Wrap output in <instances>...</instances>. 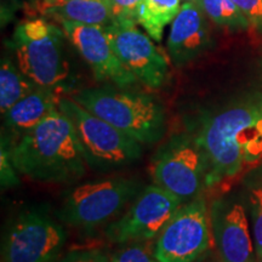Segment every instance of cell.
Returning a JSON list of instances; mask_svg holds the SVG:
<instances>
[{
    "label": "cell",
    "mask_w": 262,
    "mask_h": 262,
    "mask_svg": "<svg viewBox=\"0 0 262 262\" xmlns=\"http://www.w3.org/2000/svg\"><path fill=\"white\" fill-rule=\"evenodd\" d=\"M66 33L48 17H28L15 28L8 45L15 51L18 67L38 86L66 89L71 67L64 51Z\"/></svg>",
    "instance_id": "277c9868"
},
{
    "label": "cell",
    "mask_w": 262,
    "mask_h": 262,
    "mask_svg": "<svg viewBox=\"0 0 262 262\" xmlns=\"http://www.w3.org/2000/svg\"><path fill=\"white\" fill-rule=\"evenodd\" d=\"M182 0H143L140 6L137 24L155 41L163 39L165 27L172 24L181 10Z\"/></svg>",
    "instance_id": "ac0fdd59"
},
{
    "label": "cell",
    "mask_w": 262,
    "mask_h": 262,
    "mask_svg": "<svg viewBox=\"0 0 262 262\" xmlns=\"http://www.w3.org/2000/svg\"><path fill=\"white\" fill-rule=\"evenodd\" d=\"M40 16L60 21L106 27L111 16L104 0H42Z\"/></svg>",
    "instance_id": "2e32d148"
},
{
    "label": "cell",
    "mask_w": 262,
    "mask_h": 262,
    "mask_svg": "<svg viewBox=\"0 0 262 262\" xmlns=\"http://www.w3.org/2000/svg\"><path fill=\"white\" fill-rule=\"evenodd\" d=\"M66 38L90 66L97 81H110L114 86L127 88L137 81L114 52L104 27L60 21Z\"/></svg>",
    "instance_id": "7c38bea8"
},
{
    "label": "cell",
    "mask_w": 262,
    "mask_h": 262,
    "mask_svg": "<svg viewBox=\"0 0 262 262\" xmlns=\"http://www.w3.org/2000/svg\"><path fill=\"white\" fill-rule=\"evenodd\" d=\"M198 4L206 17L220 27L243 31L250 26L233 0H199Z\"/></svg>",
    "instance_id": "d6986e66"
},
{
    "label": "cell",
    "mask_w": 262,
    "mask_h": 262,
    "mask_svg": "<svg viewBox=\"0 0 262 262\" xmlns=\"http://www.w3.org/2000/svg\"><path fill=\"white\" fill-rule=\"evenodd\" d=\"M60 98L57 90L39 86L19 100L3 114L5 136L2 135V139L11 147L26 133L44 120L52 111L57 110Z\"/></svg>",
    "instance_id": "9a60e30c"
},
{
    "label": "cell",
    "mask_w": 262,
    "mask_h": 262,
    "mask_svg": "<svg viewBox=\"0 0 262 262\" xmlns=\"http://www.w3.org/2000/svg\"><path fill=\"white\" fill-rule=\"evenodd\" d=\"M150 176L183 204L201 196L208 187V159L191 131L179 133L159 147L150 163Z\"/></svg>",
    "instance_id": "52a82bcc"
},
{
    "label": "cell",
    "mask_w": 262,
    "mask_h": 262,
    "mask_svg": "<svg viewBox=\"0 0 262 262\" xmlns=\"http://www.w3.org/2000/svg\"><path fill=\"white\" fill-rule=\"evenodd\" d=\"M214 243L222 262H256L244 205L235 196H221L210 206Z\"/></svg>",
    "instance_id": "4fadbf2b"
},
{
    "label": "cell",
    "mask_w": 262,
    "mask_h": 262,
    "mask_svg": "<svg viewBox=\"0 0 262 262\" xmlns=\"http://www.w3.org/2000/svg\"><path fill=\"white\" fill-rule=\"evenodd\" d=\"M42 0H2L0 5V18L2 26L9 25L14 21L18 11H24L29 17L40 16V6Z\"/></svg>",
    "instance_id": "603a6c76"
},
{
    "label": "cell",
    "mask_w": 262,
    "mask_h": 262,
    "mask_svg": "<svg viewBox=\"0 0 262 262\" xmlns=\"http://www.w3.org/2000/svg\"><path fill=\"white\" fill-rule=\"evenodd\" d=\"M141 191L142 182L131 178L84 182L64 193L57 219L71 227L91 231L120 214Z\"/></svg>",
    "instance_id": "8992f818"
},
{
    "label": "cell",
    "mask_w": 262,
    "mask_h": 262,
    "mask_svg": "<svg viewBox=\"0 0 262 262\" xmlns=\"http://www.w3.org/2000/svg\"><path fill=\"white\" fill-rule=\"evenodd\" d=\"M71 98L141 145L159 142L168 129L163 104L149 94L102 86L81 89Z\"/></svg>",
    "instance_id": "3957f363"
},
{
    "label": "cell",
    "mask_w": 262,
    "mask_h": 262,
    "mask_svg": "<svg viewBox=\"0 0 262 262\" xmlns=\"http://www.w3.org/2000/svg\"><path fill=\"white\" fill-rule=\"evenodd\" d=\"M58 221L41 209L17 215L3 239V262H58L67 242Z\"/></svg>",
    "instance_id": "ba28073f"
},
{
    "label": "cell",
    "mask_w": 262,
    "mask_h": 262,
    "mask_svg": "<svg viewBox=\"0 0 262 262\" xmlns=\"http://www.w3.org/2000/svg\"><path fill=\"white\" fill-rule=\"evenodd\" d=\"M183 203L157 185L142 188L130 208L111 222L104 235L114 244L148 242L160 234Z\"/></svg>",
    "instance_id": "30bf717a"
},
{
    "label": "cell",
    "mask_w": 262,
    "mask_h": 262,
    "mask_svg": "<svg viewBox=\"0 0 262 262\" xmlns=\"http://www.w3.org/2000/svg\"><path fill=\"white\" fill-rule=\"evenodd\" d=\"M247 202L256 255L262 260V171L254 172L245 181Z\"/></svg>",
    "instance_id": "ffe728a7"
},
{
    "label": "cell",
    "mask_w": 262,
    "mask_h": 262,
    "mask_svg": "<svg viewBox=\"0 0 262 262\" xmlns=\"http://www.w3.org/2000/svg\"><path fill=\"white\" fill-rule=\"evenodd\" d=\"M145 243L146 242H137L122 244L124 247L111 254V262H159L153 254V248Z\"/></svg>",
    "instance_id": "7402d4cb"
},
{
    "label": "cell",
    "mask_w": 262,
    "mask_h": 262,
    "mask_svg": "<svg viewBox=\"0 0 262 262\" xmlns=\"http://www.w3.org/2000/svg\"><path fill=\"white\" fill-rule=\"evenodd\" d=\"M249 24L262 29V0H233Z\"/></svg>",
    "instance_id": "484cf974"
},
{
    "label": "cell",
    "mask_w": 262,
    "mask_h": 262,
    "mask_svg": "<svg viewBox=\"0 0 262 262\" xmlns=\"http://www.w3.org/2000/svg\"><path fill=\"white\" fill-rule=\"evenodd\" d=\"M110 11L111 24L137 25L140 6L143 0H104Z\"/></svg>",
    "instance_id": "44dd1931"
},
{
    "label": "cell",
    "mask_w": 262,
    "mask_h": 262,
    "mask_svg": "<svg viewBox=\"0 0 262 262\" xmlns=\"http://www.w3.org/2000/svg\"><path fill=\"white\" fill-rule=\"evenodd\" d=\"M210 210L198 196L186 203L164 227L153 245L159 262H195L212 245Z\"/></svg>",
    "instance_id": "9c48e42d"
},
{
    "label": "cell",
    "mask_w": 262,
    "mask_h": 262,
    "mask_svg": "<svg viewBox=\"0 0 262 262\" xmlns=\"http://www.w3.org/2000/svg\"><path fill=\"white\" fill-rule=\"evenodd\" d=\"M18 171L12 163L10 147L5 140L2 139L0 146V182L3 188H14L19 185Z\"/></svg>",
    "instance_id": "cb8c5ba5"
},
{
    "label": "cell",
    "mask_w": 262,
    "mask_h": 262,
    "mask_svg": "<svg viewBox=\"0 0 262 262\" xmlns=\"http://www.w3.org/2000/svg\"><path fill=\"white\" fill-rule=\"evenodd\" d=\"M38 85L26 75L9 56L2 58L0 66V111L2 114L19 100L38 89Z\"/></svg>",
    "instance_id": "e0dca14e"
},
{
    "label": "cell",
    "mask_w": 262,
    "mask_h": 262,
    "mask_svg": "<svg viewBox=\"0 0 262 262\" xmlns=\"http://www.w3.org/2000/svg\"><path fill=\"white\" fill-rule=\"evenodd\" d=\"M114 52L122 63L148 89H160L169 77V60L152 38L136 25L110 24L104 27Z\"/></svg>",
    "instance_id": "8fae6325"
},
{
    "label": "cell",
    "mask_w": 262,
    "mask_h": 262,
    "mask_svg": "<svg viewBox=\"0 0 262 262\" xmlns=\"http://www.w3.org/2000/svg\"><path fill=\"white\" fill-rule=\"evenodd\" d=\"M183 3H196V4H198L199 3V0H182Z\"/></svg>",
    "instance_id": "4316f807"
},
{
    "label": "cell",
    "mask_w": 262,
    "mask_h": 262,
    "mask_svg": "<svg viewBox=\"0 0 262 262\" xmlns=\"http://www.w3.org/2000/svg\"><path fill=\"white\" fill-rule=\"evenodd\" d=\"M10 153L18 173L32 181L72 185L86 173L73 124L58 108L16 141Z\"/></svg>",
    "instance_id": "7a4b0ae2"
},
{
    "label": "cell",
    "mask_w": 262,
    "mask_h": 262,
    "mask_svg": "<svg viewBox=\"0 0 262 262\" xmlns=\"http://www.w3.org/2000/svg\"><path fill=\"white\" fill-rule=\"evenodd\" d=\"M58 110L68 117L79 141L88 166L107 172L130 165L141 159L143 145L90 113L73 98L61 97Z\"/></svg>",
    "instance_id": "5b68a950"
},
{
    "label": "cell",
    "mask_w": 262,
    "mask_h": 262,
    "mask_svg": "<svg viewBox=\"0 0 262 262\" xmlns=\"http://www.w3.org/2000/svg\"><path fill=\"white\" fill-rule=\"evenodd\" d=\"M210 44V28L204 11L196 3H183L170 28V60L176 67H182L201 56Z\"/></svg>",
    "instance_id": "5bb4252c"
},
{
    "label": "cell",
    "mask_w": 262,
    "mask_h": 262,
    "mask_svg": "<svg viewBox=\"0 0 262 262\" xmlns=\"http://www.w3.org/2000/svg\"><path fill=\"white\" fill-rule=\"evenodd\" d=\"M193 127L208 159V187L234 178L244 164L262 158V94L204 114Z\"/></svg>",
    "instance_id": "6da1fadb"
},
{
    "label": "cell",
    "mask_w": 262,
    "mask_h": 262,
    "mask_svg": "<svg viewBox=\"0 0 262 262\" xmlns=\"http://www.w3.org/2000/svg\"><path fill=\"white\" fill-rule=\"evenodd\" d=\"M58 262H111L110 256L97 249H75L62 255Z\"/></svg>",
    "instance_id": "d4e9b609"
}]
</instances>
